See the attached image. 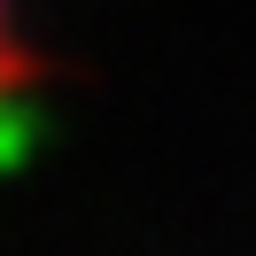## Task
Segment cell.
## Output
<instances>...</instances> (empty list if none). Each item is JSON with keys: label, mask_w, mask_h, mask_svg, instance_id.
<instances>
[{"label": "cell", "mask_w": 256, "mask_h": 256, "mask_svg": "<svg viewBox=\"0 0 256 256\" xmlns=\"http://www.w3.org/2000/svg\"><path fill=\"white\" fill-rule=\"evenodd\" d=\"M39 78V39H32V0H0V116L24 101Z\"/></svg>", "instance_id": "6da1fadb"}]
</instances>
